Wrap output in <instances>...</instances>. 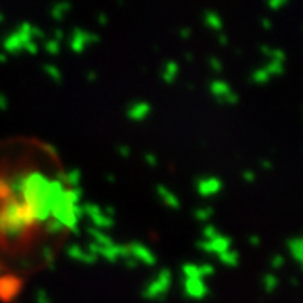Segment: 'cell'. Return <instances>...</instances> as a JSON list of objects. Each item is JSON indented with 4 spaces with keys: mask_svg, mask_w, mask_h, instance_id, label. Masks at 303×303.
Masks as SVG:
<instances>
[{
    "mask_svg": "<svg viewBox=\"0 0 303 303\" xmlns=\"http://www.w3.org/2000/svg\"><path fill=\"white\" fill-rule=\"evenodd\" d=\"M269 266L273 269H280L285 266V256L283 255H273L271 260H269Z\"/></svg>",
    "mask_w": 303,
    "mask_h": 303,
    "instance_id": "8992f818",
    "label": "cell"
},
{
    "mask_svg": "<svg viewBox=\"0 0 303 303\" xmlns=\"http://www.w3.org/2000/svg\"><path fill=\"white\" fill-rule=\"evenodd\" d=\"M266 71V75L269 77H275V76H280L283 75L285 71V63H280V61H268L266 64L261 66Z\"/></svg>",
    "mask_w": 303,
    "mask_h": 303,
    "instance_id": "277c9868",
    "label": "cell"
},
{
    "mask_svg": "<svg viewBox=\"0 0 303 303\" xmlns=\"http://www.w3.org/2000/svg\"><path fill=\"white\" fill-rule=\"evenodd\" d=\"M261 54L268 57V61H280V63H285L286 59V54L283 49L280 47H273V46H268V44H263V46L260 47Z\"/></svg>",
    "mask_w": 303,
    "mask_h": 303,
    "instance_id": "7a4b0ae2",
    "label": "cell"
},
{
    "mask_svg": "<svg viewBox=\"0 0 303 303\" xmlns=\"http://www.w3.org/2000/svg\"><path fill=\"white\" fill-rule=\"evenodd\" d=\"M261 285H263V290L266 293H273L275 290L280 286V278H278L275 273H265L263 278H261Z\"/></svg>",
    "mask_w": 303,
    "mask_h": 303,
    "instance_id": "3957f363",
    "label": "cell"
},
{
    "mask_svg": "<svg viewBox=\"0 0 303 303\" xmlns=\"http://www.w3.org/2000/svg\"><path fill=\"white\" fill-rule=\"evenodd\" d=\"M221 260H223V263H226L229 266H236L237 261H239V255L236 251H226L221 255Z\"/></svg>",
    "mask_w": 303,
    "mask_h": 303,
    "instance_id": "5b68a950",
    "label": "cell"
},
{
    "mask_svg": "<svg viewBox=\"0 0 303 303\" xmlns=\"http://www.w3.org/2000/svg\"><path fill=\"white\" fill-rule=\"evenodd\" d=\"M261 169H265V170H269V169H273V162L271 160H268V158H263V160H261Z\"/></svg>",
    "mask_w": 303,
    "mask_h": 303,
    "instance_id": "9c48e42d",
    "label": "cell"
},
{
    "mask_svg": "<svg viewBox=\"0 0 303 303\" xmlns=\"http://www.w3.org/2000/svg\"><path fill=\"white\" fill-rule=\"evenodd\" d=\"M290 283H292L293 286H297L298 283H300V280H298V278H295V276H292V278H290Z\"/></svg>",
    "mask_w": 303,
    "mask_h": 303,
    "instance_id": "7c38bea8",
    "label": "cell"
},
{
    "mask_svg": "<svg viewBox=\"0 0 303 303\" xmlns=\"http://www.w3.org/2000/svg\"><path fill=\"white\" fill-rule=\"evenodd\" d=\"M261 26H263V29H271L273 27V20L269 17H263V19H261Z\"/></svg>",
    "mask_w": 303,
    "mask_h": 303,
    "instance_id": "30bf717a",
    "label": "cell"
},
{
    "mask_svg": "<svg viewBox=\"0 0 303 303\" xmlns=\"http://www.w3.org/2000/svg\"><path fill=\"white\" fill-rule=\"evenodd\" d=\"M286 248H288L290 256L300 265V268L303 271V234L290 237V239L286 241Z\"/></svg>",
    "mask_w": 303,
    "mask_h": 303,
    "instance_id": "6da1fadb",
    "label": "cell"
},
{
    "mask_svg": "<svg viewBox=\"0 0 303 303\" xmlns=\"http://www.w3.org/2000/svg\"><path fill=\"white\" fill-rule=\"evenodd\" d=\"M243 179L246 180V182H255V180H256V172H253V170H244V172H243Z\"/></svg>",
    "mask_w": 303,
    "mask_h": 303,
    "instance_id": "ba28073f",
    "label": "cell"
},
{
    "mask_svg": "<svg viewBox=\"0 0 303 303\" xmlns=\"http://www.w3.org/2000/svg\"><path fill=\"white\" fill-rule=\"evenodd\" d=\"M249 243H251L253 246H260V244H261V237L260 236H251V237H249Z\"/></svg>",
    "mask_w": 303,
    "mask_h": 303,
    "instance_id": "8fae6325",
    "label": "cell"
},
{
    "mask_svg": "<svg viewBox=\"0 0 303 303\" xmlns=\"http://www.w3.org/2000/svg\"><path fill=\"white\" fill-rule=\"evenodd\" d=\"M286 3H288V0H268L266 5H268L269 9H273V10H278V9H281V7H285Z\"/></svg>",
    "mask_w": 303,
    "mask_h": 303,
    "instance_id": "52a82bcc",
    "label": "cell"
}]
</instances>
